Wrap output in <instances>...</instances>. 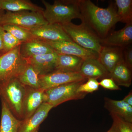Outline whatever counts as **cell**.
<instances>
[{"label":"cell","instance_id":"15","mask_svg":"<svg viewBox=\"0 0 132 132\" xmlns=\"http://www.w3.org/2000/svg\"><path fill=\"white\" fill-rule=\"evenodd\" d=\"M123 49L122 48L103 46L98 60L109 73L118 64L124 61Z\"/></svg>","mask_w":132,"mask_h":132},{"label":"cell","instance_id":"27","mask_svg":"<svg viewBox=\"0 0 132 132\" xmlns=\"http://www.w3.org/2000/svg\"><path fill=\"white\" fill-rule=\"evenodd\" d=\"M99 86V82L97 79H88L86 82L85 81L78 88V92L87 94L97 91Z\"/></svg>","mask_w":132,"mask_h":132},{"label":"cell","instance_id":"26","mask_svg":"<svg viewBox=\"0 0 132 132\" xmlns=\"http://www.w3.org/2000/svg\"><path fill=\"white\" fill-rule=\"evenodd\" d=\"M2 40L3 46V54L9 52L22 43L21 42L5 30L3 33Z\"/></svg>","mask_w":132,"mask_h":132},{"label":"cell","instance_id":"10","mask_svg":"<svg viewBox=\"0 0 132 132\" xmlns=\"http://www.w3.org/2000/svg\"><path fill=\"white\" fill-rule=\"evenodd\" d=\"M29 30L34 38L42 40L73 42L60 24H48Z\"/></svg>","mask_w":132,"mask_h":132},{"label":"cell","instance_id":"12","mask_svg":"<svg viewBox=\"0 0 132 132\" xmlns=\"http://www.w3.org/2000/svg\"><path fill=\"white\" fill-rule=\"evenodd\" d=\"M26 88L23 105V120L30 117L43 103L46 102L45 90L27 86Z\"/></svg>","mask_w":132,"mask_h":132},{"label":"cell","instance_id":"32","mask_svg":"<svg viewBox=\"0 0 132 132\" xmlns=\"http://www.w3.org/2000/svg\"><path fill=\"white\" fill-rule=\"evenodd\" d=\"M123 101L132 106V93L130 92L123 99Z\"/></svg>","mask_w":132,"mask_h":132},{"label":"cell","instance_id":"35","mask_svg":"<svg viewBox=\"0 0 132 132\" xmlns=\"http://www.w3.org/2000/svg\"><path fill=\"white\" fill-rule=\"evenodd\" d=\"M1 0H0V4H1Z\"/></svg>","mask_w":132,"mask_h":132},{"label":"cell","instance_id":"25","mask_svg":"<svg viewBox=\"0 0 132 132\" xmlns=\"http://www.w3.org/2000/svg\"><path fill=\"white\" fill-rule=\"evenodd\" d=\"M2 27L5 31L11 34L22 43L34 38L28 29L21 27L10 24L3 25Z\"/></svg>","mask_w":132,"mask_h":132},{"label":"cell","instance_id":"18","mask_svg":"<svg viewBox=\"0 0 132 132\" xmlns=\"http://www.w3.org/2000/svg\"><path fill=\"white\" fill-rule=\"evenodd\" d=\"M104 107L110 113L132 123V106L122 100L104 98Z\"/></svg>","mask_w":132,"mask_h":132},{"label":"cell","instance_id":"34","mask_svg":"<svg viewBox=\"0 0 132 132\" xmlns=\"http://www.w3.org/2000/svg\"><path fill=\"white\" fill-rule=\"evenodd\" d=\"M5 13H4V11L3 10L0 9V18L1 17V16H2Z\"/></svg>","mask_w":132,"mask_h":132},{"label":"cell","instance_id":"16","mask_svg":"<svg viewBox=\"0 0 132 132\" xmlns=\"http://www.w3.org/2000/svg\"><path fill=\"white\" fill-rule=\"evenodd\" d=\"M58 54L56 52L31 57L26 60L32 66L39 75H43L55 70Z\"/></svg>","mask_w":132,"mask_h":132},{"label":"cell","instance_id":"23","mask_svg":"<svg viewBox=\"0 0 132 132\" xmlns=\"http://www.w3.org/2000/svg\"><path fill=\"white\" fill-rule=\"evenodd\" d=\"M39 73L34 68L27 62L17 78L26 86L40 89Z\"/></svg>","mask_w":132,"mask_h":132},{"label":"cell","instance_id":"20","mask_svg":"<svg viewBox=\"0 0 132 132\" xmlns=\"http://www.w3.org/2000/svg\"><path fill=\"white\" fill-rule=\"evenodd\" d=\"M1 100V116L0 132H19L22 120L17 119L12 114L6 103Z\"/></svg>","mask_w":132,"mask_h":132},{"label":"cell","instance_id":"5","mask_svg":"<svg viewBox=\"0 0 132 132\" xmlns=\"http://www.w3.org/2000/svg\"><path fill=\"white\" fill-rule=\"evenodd\" d=\"M61 25L74 42L100 53L103 47L101 39L86 25L82 22L80 25H76L72 22Z\"/></svg>","mask_w":132,"mask_h":132},{"label":"cell","instance_id":"28","mask_svg":"<svg viewBox=\"0 0 132 132\" xmlns=\"http://www.w3.org/2000/svg\"><path fill=\"white\" fill-rule=\"evenodd\" d=\"M113 123L118 127L120 132H132V123L123 119L115 114H110Z\"/></svg>","mask_w":132,"mask_h":132},{"label":"cell","instance_id":"30","mask_svg":"<svg viewBox=\"0 0 132 132\" xmlns=\"http://www.w3.org/2000/svg\"><path fill=\"white\" fill-rule=\"evenodd\" d=\"M124 61L128 68L132 69V48L131 46L124 48L123 49Z\"/></svg>","mask_w":132,"mask_h":132},{"label":"cell","instance_id":"36","mask_svg":"<svg viewBox=\"0 0 132 132\" xmlns=\"http://www.w3.org/2000/svg\"><path fill=\"white\" fill-rule=\"evenodd\" d=\"M1 54H2L1 53H0V55H1Z\"/></svg>","mask_w":132,"mask_h":132},{"label":"cell","instance_id":"2","mask_svg":"<svg viewBox=\"0 0 132 132\" xmlns=\"http://www.w3.org/2000/svg\"><path fill=\"white\" fill-rule=\"evenodd\" d=\"M42 2L45 7L43 15L48 24L62 25L81 19L79 0H57L52 4Z\"/></svg>","mask_w":132,"mask_h":132},{"label":"cell","instance_id":"33","mask_svg":"<svg viewBox=\"0 0 132 132\" xmlns=\"http://www.w3.org/2000/svg\"><path fill=\"white\" fill-rule=\"evenodd\" d=\"M107 132H120L119 129L113 123L111 128Z\"/></svg>","mask_w":132,"mask_h":132},{"label":"cell","instance_id":"31","mask_svg":"<svg viewBox=\"0 0 132 132\" xmlns=\"http://www.w3.org/2000/svg\"><path fill=\"white\" fill-rule=\"evenodd\" d=\"M4 31L2 26L0 25V53L2 54L3 50V33Z\"/></svg>","mask_w":132,"mask_h":132},{"label":"cell","instance_id":"3","mask_svg":"<svg viewBox=\"0 0 132 132\" xmlns=\"http://www.w3.org/2000/svg\"><path fill=\"white\" fill-rule=\"evenodd\" d=\"M26 86L16 78L10 81L0 88V98L6 103L12 114L17 119L23 120V105L26 96Z\"/></svg>","mask_w":132,"mask_h":132},{"label":"cell","instance_id":"6","mask_svg":"<svg viewBox=\"0 0 132 132\" xmlns=\"http://www.w3.org/2000/svg\"><path fill=\"white\" fill-rule=\"evenodd\" d=\"M48 24L42 13L22 11L7 12L0 18V25H15L30 30Z\"/></svg>","mask_w":132,"mask_h":132},{"label":"cell","instance_id":"1","mask_svg":"<svg viewBox=\"0 0 132 132\" xmlns=\"http://www.w3.org/2000/svg\"><path fill=\"white\" fill-rule=\"evenodd\" d=\"M82 23L94 32L101 39H104L119 22L115 3H111L108 7L97 6L90 0H79Z\"/></svg>","mask_w":132,"mask_h":132},{"label":"cell","instance_id":"19","mask_svg":"<svg viewBox=\"0 0 132 132\" xmlns=\"http://www.w3.org/2000/svg\"><path fill=\"white\" fill-rule=\"evenodd\" d=\"M0 9L13 12L29 11L42 13L44 9L27 0H1Z\"/></svg>","mask_w":132,"mask_h":132},{"label":"cell","instance_id":"9","mask_svg":"<svg viewBox=\"0 0 132 132\" xmlns=\"http://www.w3.org/2000/svg\"><path fill=\"white\" fill-rule=\"evenodd\" d=\"M44 41L58 54L74 55L80 57L84 60L90 59H98V53L84 48L73 42Z\"/></svg>","mask_w":132,"mask_h":132},{"label":"cell","instance_id":"22","mask_svg":"<svg viewBox=\"0 0 132 132\" xmlns=\"http://www.w3.org/2000/svg\"><path fill=\"white\" fill-rule=\"evenodd\" d=\"M109 78L112 79L118 86L129 87L132 83V70L124 61L121 62L109 73Z\"/></svg>","mask_w":132,"mask_h":132},{"label":"cell","instance_id":"4","mask_svg":"<svg viewBox=\"0 0 132 132\" xmlns=\"http://www.w3.org/2000/svg\"><path fill=\"white\" fill-rule=\"evenodd\" d=\"M20 45L0 55V88L17 78L27 64L20 53Z\"/></svg>","mask_w":132,"mask_h":132},{"label":"cell","instance_id":"14","mask_svg":"<svg viewBox=\"0 0 132 132\" xmlns=\"http://www.w3.org/2000/svg\"><path fill=\"white\" fill-rule=\"evenodd\" d=\"M52 47L44 40L34 38L27 42L22 43L20 47V53L25 60L54 52Z\"/></svg>","mask_w":132,"mask_h":132},{"label":"cell","instance_id":"8","mask_svg":"<svg viewBox=\"0 0 132 132\" xmlns=\"http://www.w3.org/2000/svg\"><path fill=\"white\" fill-rule=\"evenodd\" d=\"M40 89L46 90L71 82L87 80L79 72H65L54 70L49 73L39 76Z\"/></svg>","mask_w":132,"mask_h":132},{"label":"cell","instance_id":"24","mask_svg":"<svg viewBox=\"0 0 132 132\" xmlns=\"http://www.w3.org/2000/svg\"><path fill=\"white\" fill-rule=\"evenodd\" d=\"M119 22L126 24L132 23V0H116Z\"/></svg>","mask_w":132,"mask_h":132},{"label":"cell","instance_id":"7","mask_svg":"<svg viewBox=\"0 0 132 132\" xmlns=\"http://www.w3.org/2000/svg\"><path fill=\"white\" fill-rule=\"evenodd\" d=\"M86 81L71 82L45 90L46 102L53 108L69 101L85 98L87 94L78 92V88Z\"/></svg>","mask_w":132,"mask_h":132},{"label":"cell","instance_id":"21","mask_svg":"<svg viewBox=\"0 0 132 132\" xmlns=\"http://www.w3.org/2000/svg\"><path fill=\"white\" fill-rule=\"evenodd\" d=\"M84 61L81 58L77 56L58 54L55 70L79 72Z\"/></svg>","mask_w":132,"mask_h":132},{"label":"cell","instance_id":"17","mask_svg":"<svg viewBox=\"0 0 132 132\" xmlns=\"http://www.w3.org/2000/svg\"><path fill=\"white\" fill-rule=\"evenodd\" d=\"M85 79H102L109 78V73L98 59L85 60L79 71Z\"/></svg>","mask_w":132,"mask_h":132},{"label":"cell","instance_id":"11","mask_svg":"<svg viewBox=\"0 0 132 132\" xmlns=\"http://www.w3.org/2000/svg\"><path fill=\"white\" fill-rule=\"evenodd\" d=\"M53 107L44 102L28 118L22 120L19 132H38L40 124L47 117Z\"/></svg>","mask_w":132,"mask_h":132},{"label":"cell","instance_id":"13","mask_svg":"<svg viewBox=\"0 0 132 132\" xmlns=\"http://www.w3.org/2000/svg\"><path fill=\"white\" fill-rule=\"evenodd\" d=\"M101 42L102 46L124 48L130 46L132 42V23L126 24L120 30L112 32L101 39Z\"/></svg>","mask_w":132,"mask_h":132},{"label":"cell","instance_id":"29","mask_svg":"<svg viewBox=\"0 0 132 132\" xmlns=\"http://www.w3.org/2000/svg\"><path fill=\"white\" fill-rule=\"evenodd\" d=\"M99 83L100 86L105 89L111 90H121L119 86L111 78H106L102 79Z\"/></svg>","mask_w":132,"mask_h":132}]
</instances>
